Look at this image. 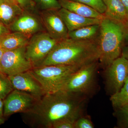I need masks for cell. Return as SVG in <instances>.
Wrapping results in <instances>:
<instances>
[{
  "instance_id": "obj_23",
  "label": "cell",
  "mask_w": 128,
  "mask_h": 128,
  "mask_svg": "<svg viewBox=\"0 0 128 128\" xmlns=\"http://www.w3.org/2000/svg\"><path fill=\"white\" fill-rule=\"evenodd\" d=\"M86 4L91 6L101 14H104L106 10V6L102 0H70Z\"/></svg>"
},
{
  "instance_id": "obj_14",
  "label": "cell",
  "mask_w": 128,
  "mask_h": 128,
  "mask_svg": "<svg viewBox=\"0 0 128 128\" xmlns=\"http://www.w3.org/2000/svg\"><path fill=\"white\" fill-rule=\"evenodd\" d=\"M24 11L18 2L0 0V23L8 28Z\"/></svg>"
},
{
  "instance_id": "obj_26",
  "label": "cell",
  "mask_w": 128,
  "mask_h": 128,
  "mask_svg": "<svg viewBox=\"0 0 128 128\" xmlns=\"http://www.w3.org/2000/svg\"><path fill=\"white\" fill-rule=\"evenodd\" d=\"M20 6L24 10L31 9L33 6L32 0H16Z\"/></svg>"
},
{
  "instance_id": "obj_4",
  "label": "cell",
  "mask_w": 128,
  "mask_h": 128,
  "mask_svg": "<svg viewBox=\"0 0 128 128\" xmlns=\"http://www.w3.org/2000/svg\"><path fill=\"white\" fill-rule=\"evenodd\" d=\"M82 66L50 65L35 66L29 71L39 82L46 93H51L61 90L71 76Z\"/></svg>"
},
{
  "instance_id": "obj_15",
  "label": "cell",
  "mask_w": 128,
  "mask_h": 128,
  "mask_svg": "<svg viewBox=\"0 0 128 128\" xmlns=\"http://www.w3.org/2000/svg\"><path fill=\"white\" fill-rule=\"evenodd\" d=\"M61 7L80 16L89 18L102 19L103 14L88 5L70 0H58Z\"/></svg>"
},
{
  "instance_id": "obj_31",
  "label": "cell",
  "mask_w": 128,
  "mask_h": 128,
  "mask_svg": "<svg viewBox=\"0 0 128 128\" xmlns=\"http://www.w3.org/2000/svg\"><path fill=\"white\" fill-rule=\"evenodd\" d=\"M6 50L0 46V62L2 58V55Z\"/></svg>"
},
{
  "instance_id": "obj_33",
  "label": "cell",
  "mask_w": 128,
  "mask_h": 128,
  "mask_svg": "<svg viewBox=\"0 0 128 128\" xmlns=\"http://www.w3.org/2000/svg\"><path fill=\"white\" fill-rule=\"evenodd\" d=\"M125 26L126 27L128 28V17H127V20H126V23H125Z\"/></svg>"
},
{
  "instance_id": "obj_10",
  "label": "cell",
  "mask_w": 128,
  "mask_h": 128,
  "mask_svg": "<svg viewBox=\"0 0 128 128\" xmlns=\"http://www.w3.org/2000/svg\"><path fill=\"white\" fill-rule=\"evenodd\" d=\"M40 18L44 29L50 36L58 41L68 38V31L58 10L41 11Z\"/></svg>"
},
{
  "instance_id": "obj_16",
  "label": "cell",
  "mask_w": 128,
  "mask_h": 128,
  "mask_svg": "<svg viewBox=\"0 0 128 128\" xmlns=\"http://www.w3.org/2000/svg\"><path fill=\"white\" fill-rule=\"evenodd\" d=\"M32 36L18 32H12L0 37V46L5 50L25 47Z\"/></svg>"
},
{
  "instance_id": "obj_27",
  "label": "cell",
  "mask_w": 128,
  "mask_h": 128,
  "mask_svg": "<svg viewBox=\"0 0 128 128\" xmlns=\"http://www.w3.org/2000/svg\"><path fill=\"white\" fill-rule=\"evenodd\" d=\"M5 116L4 115V100L0 98V125L4 123Z\"/></svg>"
},
{
  "instance_id": "obj_34",
  "label": "cell",
  "mask_w": 128,
  "mask_h": 128,
  "mask_svg": "<svg viewBox=\"0 0 128 128\" xmlns=\"http://www.w3.org/2000/svg\"><path fill=\"white\" fill-rule=\"evenodd\" d=\"M8 0L10 2H17L16 0Z\"/></svg>"
},
{
  "instance_id": "obj_9",
  "label": "cell",
  "mask_w": 128,
  "mask_h": 128,
  "mask_svg": "<svg viewBox=\"0 0 128 128\" xmlns=\"http://www.w3.org/2000/svg\"><path fill=\"white\" fill-rule=\"evenodd\" d=\"M38 100L31 94L14 89L4 100V115L8 116L30 110Z\"/></svg>"
},
{
  "instance_id": "obj_19",
  "label": "cell",
  "mask_w": 128,
  "mask_h": 128,
  "mask_svg": "<svg viewBox=\"0 0 128 128\" xmlns=\"http://www.w3.org/2000/svg\"><path fill=\"white\" fill-rule=\"evenodd\" d=\"M110 100L116 109L128 104V76L123 86L118 92L111 96Z\"/></svg>"
},
{
  "instance_id": "obj_3",
  "label": "cell",
  "mask_w": 128,
  "mask_h": 128,
  "mask_svg": "<svg viewBox=\"0 0 128 128\" xmlns=\"http://www.w3.org/2000/svg\"><path fill=\"white\" fill-rule=\"evenodd\" d=\"M98 46L99 64L105 69L120 56L126 34L124 24L105 17L101 20Z\"/></svg>"
},
{
  "instance_id": "obj_17",
  "label": "cell",
  "mask_w": 128,
  "mask_h": 128,
  "mask_svg": "<svg viewBox=\"0 0 128 128\" xmlns=\"http://www.w3.org/2000/svg\"><path fill=\"white\" fill-rule=\"evenodd\" d=\"M106 6L105 17L125 25L128 13L120 0H102Z\"/></svg>"
},
{
  "instance_id": "obj_29",
  "label": "cell",
  "mask_w": 128,
  "mask_h": 128,
  "mask_svg": "<svg viewBox=\"0 0 128 128\" xmlns=\"http://www.w3.org/2000/svg\"><path fill=\"white\" fill-rule=\"evenodd\" d=\"M121 54L122 57H124L128 60V46L124 47L122 48Z\"/></svg>"
},
{
  "instance_id": "obj_11",
  "label": "cell",
  "mask_w": 128,
  "mask_h": 128,
  "mask_svg": "<svg viewBox=\"0 0 128 128\" xmlns=\"http://www.w3.org/2000/svg\"><path fill=\"white\" fill-rule=\"evenodd\" d=\"M8 76L14 89L29 93L38 100L46 94L39 82L29 71Z\"/></svg>"
},
{
  "instance_id": "obj_21",
  "label": "cell",
  "mask_w": 128,
  "mask_h": 128,
  "mask_svg": "<svg viewBox=\"0 0 128 128\" xmlns=\"http://www.w3.org/2000/svg\"><path fill=\"white\" fill-rule=\"evenodd\" d=\"M37 6L41 11L58 10L62 8L57 0H34Z\"/></svg>"
},
{
  "instance_id": "obj_32",
  "label": "cell",
  "mask_w": 128,
  "mask_h": 128,
  "mask_svg": "<svg viewBox=\"0 0 128 128\" xmlns=\"http://www.w3.org/2000/svg\"><path fill=\"white\" fill-rule=\"evenodd\" d=\"M124 40H125L128 44V30L126 32L125 36H124Z\"/></svg>"
},
{
  "instance_id": "obj_8",
  "label": "cell",
  "mask_w": 128,
  "mask_h": 128,
  "mask_svg": "<svg viewBox=\"0 0 128 128\" xmlns=\"http://www.w3.org/2000/svg\"><path fill=\"white\" fill-rule=\"evenodd\" d=\"M105 70L106 86L112 96L120 90L128 77V60L119 57Z\"/></svg>"
},
{
  "instance_id": "obj_22",
  "label": "cell",
  "mask_w": 128,
  "mask_h": 128,
  "mask_svg": "<svg viewBox=\"0 0 128 128\" xmlns=\"http://www.w3.org/2000/svg\"><path fill=\"white\" fill-rule=\"evenodd\" d=\"M116 115L119 126L128 128V104L116 108Z\"/></svg>"
},
{
  "instance_id": "obj_35",
  "label": "cell",
  "mask_w": 128,
  "mask_h": 128,
  "mask_svg": "<svg viewBox=\"0 0 128 128\" xmlns=\"http://www.w3.org/2000/svg\"><path fill=\"white\" fill-rule=\"evenodd\" d=\"M1 24L0 23V24Z\"/></svg>"
},
{
  "instance_id": "obj_5",
  "label": "cell",
  "mask_w": 128,
  "mask_h": 128,
  "mask_svg": "<svg viewBox=\"0 0 128 128\" xmlns=\"http://www.w3.org/2000/svg\"><path fill=\"white\" fill-rule=\"evenodd\" d=\"M99 65L96 60L82 66L71 76L61 90L88 98L95 87Z\"/></svg>"
},
{
  "instance_id": "obj_13",
  "label": "cell",
  "mask_w": 128,
  "mask_h": 128,
  "mask_svg": "<svg viewBox=\"0 0 128 128\" xmlns=\"http://www.w3.org/2000/svg\"><path fill=\"white\" fill-rule=\"evenodd\" d=\"M58 12L68 32L88 25L100 24L102 20L85 17L63 8L58 10Z\"/></svg>"
},
{
  "instance_id": "obj_24",
  "label": "cell",
  "mask_w": 128,
  "mask_h": 128,
  "mask_svg": "<svg viewBox=\"0 0 128 128\" xmlns=\"http://www.w3.org/2000/svg\"><path fill=\"white\" fill-rule=\"evenodd\" d=\"M94 126L90 120L84 115L78 118L75 123L74 128H93Z\"/></svg>"
},
{
  "instance_id": "obj_7",
  "label": "cell",
  "mask_w": 128,
  "mask_h": 128,
  "mask_svg": "<svg viewBox=\"0 0 128 128\" xmlns=\"http://www.w3.org/2000/svg\"><path fill=\"white\" fill-rule=\"evenodd\" d=\"M25 51L26 46L6 50L0 62V72L11 76L31 70L34 66L27 58Z\"/></svg>"
},
{
  "instance_id": "obj_18",
  "label": "cell",
  "mask_w": 128,
  "mask_h": 128,
  "mask_svg": "<svg viewBox=\"0 0 128 128\" xmlns=\"http://www.w3.org/2000/svg\"><path fill=\"white\" fill-rule=\"evenodd\" d=\"M100 24L88 25L68 32V37L76 40H93L98 38Z\"/></svg>"
},
{
  "instance_id": "obj_20",
  "label": "cell",
  "mask_w": 128,
  "mask_h": 128,
  "mask_svg": "<svg viewBox=\"0 0 128 128\" xmlns=\"http://www.w3.org/2000/svg\"><path fill=\"white\" fill-rule=\"evenodd\" d=\"M14 89L8 76L0 72V98L4 100Z\"/></svg>"
},
{
  "instance_id": "obj_28",
  "label": "cell",
  "mask_w": 128,
  "mask_h": 128,
  "mask_svg": "<svg viewBox=\"0 0 128 128\" xmlns=\"http://www.w3.org/2000/svg\"><path fill=\"white\" fill-rule=\"evenodd\" d=\"M9 32L10 31L9 28L3 24H0V37Z\"/></svg>"
},
{
  "instance_id": "obj_2",
  "label": "cell",
  "mask_w": 128,
  "mask_h": 128,
  "mask_svg": "<svg viewBox=\"0 0 128 128\" xmlns=\"http://www.w3.org/2000/svg\"><path fill=\"white\" fill-rule=\"evenodd\" d=\"M98 40L99 38L93 40H76L68 38L58 41L44 59L36 66H82L98 60L100 56Z\"/></svg>"
},
{
  "instance_id": "obj_12",
  "label": "cell",
  "mask_w": 128,
  "mask_h": 128,
  "mask_svg": "<svg viewBox=\"0 0 128 128\" xmlns=\"http://www.w3.org/2000/svg\"><path fill=\"white\" fill-rule=\"evenodd\" d=\"M8 28L12 32H20L30 36L44 31L40 18L28 10H24Z\"/></svg>"
},
{
  "instance_id": "obj_1",
  "label": "cell",
  "mask_w": 128,
  "mask_h": 128,
  "mask_svg": "<svg viewBox=\"0 0 128 128\" xmlns=\"http://www.w3.org/2000/svg\"><path fill=\"white\" fill-rule=\"evenodd\" d=\"M88 98L60 90L46 93L29 111L22 114L26 124L32 128H53L60 121L76 122L83 116Z\"/></svg>"
},
{
  "instance_id": "obj_30",
  "label": "cell",
  "mask_w": 128,
  "mask_h": 128,
  "mask_svg": "<svg viewBox=\"0 0 128 128\" xmlns=\"http://www.w3.org/2000/svg\"><path fill=\"white\" fill-rule=\"evenodd\" d=\"M122 4L124 5L126 12H127L128 15V0H120Z\"/></svg>"
},
{
  "instance_id": "obj_25",
  "label": "cell",
  "mask_w": 128,
  "mask_h": 128,
  "mask_svg": "<svg viewBox=\"0 0 128 128\" xmlns=\"http://www.w3.org/2000/svg\"><path fill=\"white\" fill-rule=\"evenodd\" d=\"M75 122L68 120L60 121L55 124L53 128H74Z\"/></svg>"
},
{
  "instance_id": "obj_6",
  "label": "cell",
  "mask_w": 128,
  "mask_h": 128,
  "mask_svg": "<svg viewBox=\"0 0 128 128\" xmlns=\"http://www.w3.org/2000/svg\"><path fill=\"white\" fill-rule=\"evenodd\" d=\"M58 41L50 36L46 31L33 34L26 46L27 58L34 67L37 66L49 54Z\"/></svg>"
}]
</instances>
